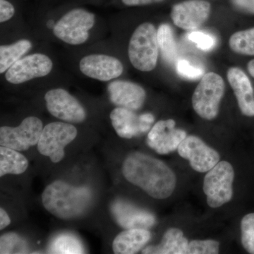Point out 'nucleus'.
I'll use <instances>...</instances> for the list:
<instances>
[{"mask_svg": "<svg viewBox=\"0 0 254 254\" xmlns=\"http://www.w3.org/2000/svg\"><path fill=\"white\" fill-rule=\"evenodd\" d=\"M122 170L127 181L156 199L169 198L176 187L173 170L161 160L141 152L128 155Z\"/></svg>", "mask_w": 254, "mask_h": 254, "instance_id": "nucleus-1", "label": "nucleus"}, {"mask_svg": "<svg viewBox=\"0 0 254 254\" xmlns=\"http://www.w3.org/2000/svg\"><path fill=\"white\" fill-rule=\"evenodd\" d=\"M93 200L90 189L75 187L63 181L47 186L42 194L43 206L52 215L63 220L81 216Z\"/></svg>", "mask_w": 254, "mask_h": 254, "instance_id": "nucleus-2", "label": "nucleus"}, {"mask_svg": "<svg viewBox=\"0 0 254 254\" xmlns=\"http://www.w3.org/2000/svg\"><path fill=\"white\" fill-rule=\"evenodd\" d=\"M130 62L136 69L150 71L157 65L159 47L154 25L143 23L133 32L128 49Z\"/></svg>", "mask_w": 254, "mask_h": 254, "instance_id": "nucleus-3", "label": "nucleus"}, {"mask_svg": "<svg viewBox=\"0 0 254 254\" xmlns=\"http://www.w3.org/2000/svg\"><path fill=\"white\" fill-rule=\"evenodd\" d=\"M225 93V82L218 73L203 75L192 96V105L198 116L213 120L218 116L220 101Z\"/></svg>", "mask_w": 254, "mask_h": 254, "instance_id": "nucleus-4", "label": "nucleus"}, {"mask_svg": "<svg viewBox=\"0 0 254 254\" xmlns=\"http://www.w3.org/2000/svg\"><path fill=\"white\" fill-rule=\"evenodd\" d=\"M235 171L227 161L219 162L207 172L203 182V191L207 203L213 208H219L231 200L233 195Z\"/></svg>", "mask_w": 254, "mask_h": 254, "instance_id": "nucleus-5", "label": "nucleus"}, {"mask_svg": "<svg viewBox=\"0 0 254 254\" xmlns=\"http://www.w3.org/2000/svg\"><path fill=\"white\" fill-rule=\"evenodd\" d=\"M77 136V129L71 124L52 123L43 128L38 143L41 155L49 157L54 163H60L64 157V148Z\"/></svg>", "mask_w": 254, "mask_h": 254, "instance_id": "nucleus-6", "label": "nucleus"}, {"mask_svg": "<svg viewBox=\"0 0 254 254\" xmlns=\"http://www.w3.org/2000/svg\"><path fill=\"white\" fill-rule=\"evenodd\" d=\"M94 14L82 9L68 11L55 25V36L64 43L77 46L88 40V31L94 26Z\"/></svg>", "mask_w": 254, "mask_h": 254, "instance_id": "nucleus-7", "label": "nucleus"}, {"mask_svg": "<svg viewBox=\"0 0 254 254\" xmlns=\"http://www.w3.org/2000/svg\"><path fill=\"white\" fill-rule=\"evenodd\" d=\"M43 123L36 117H28L16 127L0 128V144L18 151H24L38 144L43 131Z\"/></svg>", "mask_w": 254, "mask_h": 254, "instance_id": "nucleus-8", "label": "nucleus"}, {"mask_svg": "<svg viewBox=\"0 0 254 254\" xmlns=\"http://www.w3.org/2000/svg\"><path fill=\"white\" fill-rule=\"evenodd\" d=\"M47 109L55 118L69 123H83L86 113L81 103L62 88L50 90L45 95Z\"/></svg>", "mask_w": 254, "mask_h": 254, "instance_id": "nucleus-9", "label": "nucleus"}, {"mask_svg": "<svg viewBox=\"0 0 254 254\" xmlns=\"http://www.w3.org/2000/svg\"><path fill=\"white\" fill-rule=\"evenodd\" d=\"M177 151L198 173H207L220 162L218 152L195 136H187L179 145Z\"/></svg>", "mask_w": 254, "mask_h": 254, "instance_id": "nucleus-10", "label": "nucleus"}, {"mask_svg": "<svg viewBox=\"0 0 254 254\" xmlns=\"http://www.w3.org/2000/svg\"><path fill=\"white\" fill-rule=\"evenodd\" d=\"M110 118L118 136L127 139L144 134L149 131L155 120L152 114L138 115L133 110L120 107L111 112Z\"/></svg>", "mask_w": 254, "mask_h": 254, "instance_id": "nucleus-11", "label": "nucleus"}, {"mask_svg": "<svg viewBox=\"0 0 254 254\" xmlns=\"http://www.w3.org/2000/svg\"><path fill=\"white\" fill-rule=\"evenodd\" d=\"M53 66V62L48 56L36 53L16 62L7 70L5 78L12 84H20L33 78L47 76Z\"/></svg>", "mask_w": 254, "mask_h": 254, "instance_id": "nucleus-12", "label": "nucleus"}, {"mask_svg": "<svg viewBox=\"0 0 254 254\" xmlns=\"http://www.w3.org/2000/svg\"><path fill=\"white\" fill-rule=\"evenodd\" d=\"M211 5L205 0H186L174 5L171 18L177 27L194 31L208 19Z\"/></svg>", "mask_w": 254, "mask_h": 254, "instance_id": "nucleus-13", "label": "nucleus"}, {"mask_svg": "<svg viewBox=\"0 0 254 254\" xmlns=\"http://www.w3.org/2000/svg\"><path fill=\"white\" fill-rule=\"evenodd\" d=\"M175 120H160L150 128L147 143L160 155H167L177 150L187 136L186 131L176 128Z\"/></svg>", "mask_w": 254, "mask_h": 254, "instance_id": "nucleus-14", "label": "nucleus"}, {"mask_svg": "<svg viewBox=\"0 0 254 254\" xmlns=\"http://www.w3.org/2000/svg\"><path fill=\"white\" fill-rule=\"evenodd\" d=\"M80 70L88 77L108 81L119 77L123 72L121 62L105 55H91L82 58Z\"/></svg>", "mask_w": 254, "mask_h": 254, "instance_id": "nucleus-15", "label": "nucleus"}, {"mask_svg": "<svg viewBox=\"0 0 254 254\" xmlns=\"http://www.w3.org/2000/svg\"><path fill=\"white\" fill-rule=\"evenodd\" d=\"M111 212L118 225L127 230L148 229L155 224L153 214L124 200H115L112 204Z\"/></svg>", "mask_w": 254, "mask_h": 254, "instance_id": "nucleus-16", "label": "nucleus"}, {"mask_svg": "<svg viewBox=\"0 0 254 254\" xmlns=\"http://www.w3.org/2000/svg\"><path fill=\"white\" fill-rule=\"evenodd\" d=\"M108 92L114 105L133 111L141 109L146 96L141 86L131 81L111 82L108 86Z\"/></svg>", "mask_w": 254, "mask_h": 254, "instance_id": "nucleus-17", "label": "nucleus"}, {"mask_svg": "<svg viewBox=\"0 0 254 254\" xmlns=\"http://www.w3.org/2000/svg\"><path fill=\"white\" fill-rule=\"evenodd\" d=\"M227 76L236 96L240 111L245 116L254 117V90L250 78L238 67L229 68Z\"/></svg>", "mask_w": 254, "mask_h": 254, "instance_id": "nucleus-18", "label": "nucleus"}, {"mask_svg": "<svg viewBox=\"0 0 254 254\" xmlns=\"http://www.w3.org/2000/svg\"><path fill=\"white\" fill-rule=\"evenodd\" d=\"M151 238L147 229H128L115 237L113 242L114 253L133 254L138 253Z\"/></svg>", "mask_w": 254, "mask_h": 254, "instance_id": "nucleus-19", "label": "nucleus"}, {"mask_svg": "<svg viewBox=\"0 0 254 254\" xmlns=\"http://www.w3.org/2000/svg\"><path fill=\"white\" fill-rule=\"evenodd\" d=\"M189 242L183 232L178 228H170L164 234L158 245L148 246L142 251L148 254H186Z\"/></svg>", "mask_w": 254, "mask_h": 254, "instance_id": "nucleus-20", "label": "nucleus"}, {"mask_svg": "<svg viewBox=\"0 0 254 254\" xmlns=\"http://www.w3.org/2000/svg\"><path fill=\"white\" fill-rule=\"evenodd\" d=\"M28 167L27 158L18 150L0 147V177L6 175H21Z\"/></svg>", "mask_w": 254, "mask_h": 254, "instance_id": "nucleus-21", "label": "nucleus"}, {"mask_svg": "<svg viewBox=\"0 0 254 254\" xmlns=\"http://www.w3.org/2000/svg\"><path fill=\"white\" fill-rule=\"evenodd\" d=\"M31 48V43L28 40H21L9 46L0 47V73L9 69Z\"/></svg>", "mask_w": 254, "mask_h": 254, "instance_id": "nucleus-22", "label": "nucleus"}, {"mask_svg": "<svg viewBox=\"0 0 254 254\" xmlns=\"http://www.w3.org/2000/svg\"><path fill=\"white\" fill-rule=\"evenodd\" d=\"M159 50L167 63L173 64L177 60L178 50L171 26L161 24L157 31Z\"/></svg>", "mask_w": 254, "mask_h": 254, "instance_id": "nucleus-23", "label": "nucleus"}, {"mask_svg": "<svg viewBox=\"0 0 254 254\" xmlns=\"http://www.w3.org/2000/svg\"><path fill=\"white\" fill-rule=\"evenodd\" d=\"M51 254H83L84 249L81 241L71 234H60L55 237L49 246Z\"/></svg>", "mask_w": 254, "mask_h": 254, "instance_id": "nucleus-24", "label": "nucleus"}, {"mask_svg": "<svg viewBox=\"0 0 254 254\" xmlns=\"http://www.w3.org/2000/svg\"><path fill=\"white\" fill-rule=\"evenodd\" d=\"M230 49L239 55H254V28L236 32L229 41Z\"/></svg>", "mask_w": 254, "mask_h": 254, "instance_id": "nucleus-25", "label": "nucleus"}, {"mask_svg": "<svg viewBox=\"0 0 254 254\" xmlns=\"http://www.w3.org/2000/svg\"><path fill=\"white\" fill-rule=\"evenodd\" d=\"M26 252V243L14 233L5 234L1 237L0 253L22 254Z\"/></svg>", "mask_w": 254, "mask_h": 254, "instance_id": "nucleus-26", "label": "nucleus"}, {"mask_svg": "<svg viewBox=\"0 0 254 254\" xmlns=\"http://www.w3.org/2000/svg\"><path fill=\"white\" fill-rule=\"evenodd\" d=\"M242 244L248 253L254 254V213L247 214L241 222Z\"/></svg>", "mask_w": 254, "mask_h": 254, "instance_id": "nucleus-27", "label": "nucleus"}, {"mask_svg": "<svg viewBox=\"0 0 254 254\" xmlns=\"http://www.w3.org/2000/svg\"><path fill=\"white\" fill-rule=\"evenodd\" d=\"M220 250V243L217 241L193 240L189 243L188 254H217Z\"/></svg>", "mask_w": 254, "mask_h": 254, "instance_id": "nucleus-28", "label": "nucleus"}, {"mask_svg": "<svg viewBox=\"0 0 254 254\" xmlns=\"http://www.w3.org/2000/svg\"><path fill=\"white\" fill-rule=\"evenodd\" d=\"M177 69L180 76L189 80L202 78L204 73V70L203 68L195 66L185 60H181L178 62Z\"/></svg>", "mask_w": 254, "mask_h": 254, "instance_id": "nucleus-29", "label": "nucleus"}, {"mask_svg": "<svg viewBox=\"0 0 254 254\" xmlns=\"http://www.w3.org/2000/svg\"><path fill=\"white\" fill-rule=\"evenodd\" d=\"M190 41L196 44L197 47L200 50L208 51L213 49L215 46V40L213 37L209 36L208 34L202 33V32L193 31L190 33Z\"/></svg>", "mask_w": 254, "mask_h": 254, "instance_id": "nucleus-30", "label": "nucleus"}, {"mask_svg": "<svg viewBox=\"0 0 254 254\" xmlns=\"http://www.w3.org/2000/svg\"><path fill=\"white\" fill-rule=\"evenodd\" d=\"M15 13L14 6L6 1L0 0V22L3 23L13 17Z\"/></svg>", "mask_w": 254, "mask_h": 254, "instance_id": "nucleus-31", "label": "nucleus"}, {"mask_svg": "<svg viewBox=\"0 0 254 254\" xmlns=\"http://www.w3.org/2000/svg\"><path fill=\"white\" fill-rule=\"evenodd\" d=\"M231 2L239 11L254 14V0H231Z\"/></svg>", "mask_w": 254, "mask_h": 254, "instance_id": "nucleus-32", "label": "nucleus"}, {"mask_svg": "<svg viewBox=\"0 0 254 254\" xmlns=\"http://www.w3.org/2000/svg\"><path fill=\"white\" fill-rule=\"evenodd\" d=\"M123 2L127 6H141L160 2L163 0H122Z\"/></svg>", "mask_w": 254, "mask_h": 254, "instance_id": "nucleus-33", "label": "nucleus"}, {"mask_svg": "<svg viewBox=\"0 0 254 254\" xmlns=\"http://www.w3.org/2000/svg\"><path fill=\"white\" fill-rule=\"evenodd\" d=\"M10 223L11 220L7 213L2 208H0V230H4Z\"/></svg>", "mask_w": 254, "mask_h": 254, "instance_id": "nucleus-34", "label": "nucleus"}, {"mask_svg": "<svg viewBox=\"0 0 254 254\" xmlns=\"http://www.w3.org/2000/svg\"><path fill=\"white\" fill-rule=\"evenodd\" d=\"M249 73L252 77L254 78V60H251L247 65Z\"/></svg>", "mask_w": 254, "mask_h": 254, "instance_id": "nucleus-35", "label": "nucleus"}]
</instances>
